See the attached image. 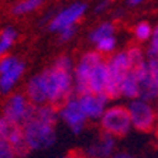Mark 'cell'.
<instances>
[{"label":"cell","mask_w":158,"mask_h":158,"mask_svg":"<svg viewBox=\"0 0 158 158\" xmlns=\"http://www.w3.org/2000/svg\"><path fill=\"white\" fill-rule=\"evenodd\" d=\"M59 117L58 107L51 103L33 105L31 112L23 123L24 138L31 151L51 148L56 141L55 124Z\"/></svg>","instance_id":"obj_1"},{"label":"cell","mask_w":158,"mask_h":158,"mask_svg":"<svg viewBox=\"0 0 158 158\" xmlns=\"http://www.w3.org/2000/svg\"><path fill=\"white\" fill-rule=\"evenodd\" d=\"M48 103L59 106L71 98L73 92V71L51 65L43 71Z\"/></svg>","instance_id":"obj_2"},{"label":"cell","mask_w":158,"mask_h":158,"mask_svg":"<svg viewBox=\"0 0 158 158\" xmlns=\"http://www.w3.org/2000/svg\"><path fill=\"white\" fill-rule=\"evenodd\" d=\"M107 68H109V83L106 89V95L110 99L120 98V89L122 82L130 71H131V62L128 58L127 51L114 52L107 58Z\"/></svg>","instance_id":"obj_3"},{"label":"cell","mask_w":158,"mask_h":158,"mask_svg":"<svg viewBox=\"0 0 158 158\" xmlns=\"http://www.w3.org/2000/svg\"><path fill=\"white\" fill-rule=\"evenodd\" d=\"M99 122H100V127L103 131L114 135V137H124L133 128L128 107H124L122 105H114L107 107Z\"/></svg>","instance_id":"obj_4"},{"label":"cell","mask_w":158,"mask_h":158,"mask_svg":"<svg viewBox=\"0 0 158 158\" xmlns=\"http://www.w3.org/2000/svg\"><path fill=\"white\" fill-rule=\"evenodd\" d=\"M103 59H105L103 54H100L98 49L88 51L79 58L78 64L73 68V92L76 93V96L90 92L88 85L89 75L92 72V69L99 62H102Z\"/></svg>","instance_id":"obj_5"},{"label":"cell","mask_w":158,"mask_h":158,"mask_svg":"<svg viewBox=\"0 0 158 158\" xmlns=\"http://www.w3.org/2000/svg\"><path fill=\"white\" fill-rule=\"evenodd\" d=\"M130 117H131L133 127L138 131H151L157 123V110L150 103V100L143 98L133 99L127 106Z\"/></svg>","instance_id":"obj_6"},{"label":"cell","mask_w":158,"mask_h":158,"mask_svg":"<svg viewBox=\"0 0 158 158\" xmlns=\"http://www.w3.org/2000/svg\"><path fill=\"white\" fill-rule=\"evenodd\" d=\"M59 118L69 127V130L75 134H81L86 127V122L89 118L86 117L85 112H83L82 106L79 103L78 96L76 98H71L62 103L58 107Z\"/></svg>","instance_id":"obj_7"},{"label":"cell","mask_w":158,"mask_h":158,"mask_svg":"<svg viewBox=\"0 0 158 158\" xmlns=\"http://www.w3.org/2000/svg\"><path fill=\"white\" fill-rule=\"evenodd\" d=\"M0 138L7 140L13 144L17 157H26L31 151V148L24 138L23 126L16 122H11L6 116L0 117Z\"/></svg>","instance_id":"obj_8"},{"label":"cell","mask_w":158,"mask_h":158,"mask_svg":"<svg viewBox=\"0 0 158 158\" xmlns=\"http://www.w3.org/2000/svg\"><path fill=\"white\" fill-rule=\"evenodd\" d=\"M86 4L82 2H76V3L69 4L68 7L59 10L54 14L51 21L48 23V28L54 33H59L61 30L66 28V27L75 26L79 20L83 17L86 11Z\"/></svg>","instance_id":"obj_9"},{"label":"cell","mask_w":158,"mask_h":158,"mask_svg":"<svg viewBox=\"0 0 158 158\" xmlns=\"http://www.w3.org/2000/svg\"><path fill=\"white\" fill-rule=\"evenodd\" d=\"M33 103L30 102L27 95L23 93H14L7 98L6 103L3 106V116L10 118L11 122H16L19 124H23L26 118L28 117L31 112Z\"/></svg>","instance_id":"obj_10"},{"label":"cell","mask_w":158,"mask_h":158,"mask_svg":"<svg viewBox=\"0 0 158 158\" xmlns=\"http://www.w3.org/2000/svg\"><path fill=\"white\" fill-rule=\"evenodd\" d=\"M78 99L89 120H100L105 110L107 109L109 100H110V98L106 93L95 92L83 93V95L78 96Z\"/></svg>","instance_id":"obj_11"},{"label":"cell","mask_w":158,"mask_h":158,"mask_svg":"<svg viewBox=\"0 0 158 158\" xmlns=\"http://www.w3.org/2000/svg\"><path fill=\"white\" fill-rule=\"evenodd\" d=\"M116 150V137L103 131L88 147L85 154L90 158H110Z\"/></svg>","instance_id":"obj_12"},{"label":"cell","mask_w":158,"mask_h":158,"mask_svg":"<svg viewBox=\"0 0 158 158\" xmlns=\"http://www.w3.org/2000/svg\"><path fill=\"white\" fill-rule=\"evenodd\" d=\"M26 95L33 105H44L48 103V96L45 90V82H44L43 72L34 75L28 79L26 86Z\"/></svg>","instance_id":"obj_13"},{"label":"cell","mask_w":158,"mask_h":158,"mask_svg":"<svg viewBox=\"0 0 158 158\" xmlns=\"http://www.w3.org/2000/svg\"><path fill=\"white\" fill-rule=\"evenodd\" d=\"M109 83V68L107 62L103 59L102 62H99L95 68L92 69V72L89 75V90L95 93H106Z\"/></svg>","instance_id":"obj_14"},{"label":"cell","mask_w":158,"mask_h":158,"mask_svg":"<svg viewBox=\"0 0 158 158\" xmlns=\"http://www.w3.org/2000/svg\"><path fill=\"white\" fill-rule=\"evenodd\" d=\"M24 71H26V64L23 61H20L11 69L0 73V92L3 95H9L16 88L20 79L23 78Z\"/></svg>","instance_id":"obj_15"},{"label":"cell","mask_w":158,"mask_h":158,"mask_svg":"<svg viewBox=\"0 0 158 158\" xmlns=\"http://www.w3.org/2000/svg\"><path fill=\"white\" fill-rule=\"evenodd\" d=\"M120 93H122L123 98H127L130 100H133L135 98H140V82H138V78L133 69L123 79Z\"/></svg>","instance_id":"obj_16"},{"label":"cell","mask_w":158,"mask_h":158,"mask_svg":"<svg viewBox=\"0 0 158 158\" xmlns=\"http://www.w3.org/2000/svg\"><path fill=\"white\" fill-rule=\"evenodd\" d=\"M16 40H17V31L13 27H6L0 33V58L9 54V51L16 43Z\"/></svg>","instance_id":"obj_17"},{"label":"cell","mask_w":158,"mask_h":158,"mask_svg":"<svg viewBox=\"0 0 158 158\" xmlns=\"http://www.w3.org/2000/svg\"><path fill=\"white\" fill-rule=\"evenodd\" d=\"M114 31H116L114 24L110 23V21H106V23L99 24L98 27H95V28L90 31V34H89V40H90L93 44H96L98 41L106 38V37L114 35Z\"/></svg>","instance_id":"obj_18"},{"label":"cell","mask_w":158,"mask_h":158,"mask_svg":"<svg viewBox=\"0 0 158 158\" xmlns=\"http://www.w3.org/2000/svg\"><path fill=\"white\" fill-rule=\"evenodd\" d=\"M43 3L44 0H23V2L17 3L11 11H13L14 16H23V14L31 13V11L37 10Z\"/></svg>","instance_id":"obj_19"},{"label":"cell","mask_w":158,"mask_h":158,"mask_svg":"<svg viewBox=\"0 0 158 158\" xmlns=\"http://www.w3.org/2000/svg\"><path fill=\"white\" fill-rule=\"evenodd\" d=\"M152 27L148 21H140L137 26L134 27V37L141 41V43H145V41H150L152 35Z\"/></svg>","instance_id":"obj_20"},{"label":"cell","mask_w":158,"mask_h":158,"mask_svg":"<svg viewBox=\"0 0 158 158\" xmlns=\"http://www.w3.org/2000/svg\"><path fill=\"white\" fill-rule=\"evenodd\" d=\"M95 45H96V49H98L100 54H103V55H112L116 49L117 41H116L114 35H110V37H106V38L98 41Z\"/></svg>","instance_id":"obj_21"},{"label":"cell","mask_w":158,"mask_h":158,"mask_svg":"<svg viewBox=\"0 0 158 158\" xmlns=\"http://www.w3.org/2000/svg\"><path fill=\"white\" fill-rule=\"evenodd\" d=\"M128 54V58H130V62H131V68L134 66H138L141 65L143 62H145L147 59H145V54L141 48L138 45H131L128 47V49H126Z\"/></svg>","instance_id":"obj_22"},{"label":"cell","mask_w":158,"mask_h":158,"mask_svg":"<svg viewBox=\"0 0 158 158\" xmlns=\"http://www.w3.org/2000/svg\"><path fill=\"white\" fill-rule=\"evenodd\" d=\"M16 151L11 143L0 138V158H16Z\"/></svg>","instance_id":"obj_23"},{"label":"cell","mask_w":158,"mask_h":158,"mask_svg":"<svg viewBox=\"0 0 158 158\" xmlns=\"http://www.w3.org/2000/svg\"><path fill=\"white\" fill-rule=\"evenodd\" d=\"M20 62V59L17 58V56L14 55H4L0 58V73H3L6 72V71H9V69H11L16 64Z\"/></svg>","instance_id":"obj_24"},{"label":"cell","mask_w":158,"mask_h":158,"mask_svg":"<svg viewBox=\"0 0 158 158\" xmlns=\"http://www.w3.org/2000/svg\"><path fill=\"white\" fill-rule=\"evenodd\" d=\"M148 56H158V26L154 27L152 35L150 38V47L147 49Z\"/></svg>","instance_id":"obj_25"},{"label":"cell","mask_w":158,"mask_h":158,"mask_svg":"<svg viewBox=\"0 0 158 158\" xmlns=\"http://www.w3.org/2000/svg\"><path fill=\"white\" fill-rule=\"evenodd\" d=\"M52 65L58 66V68H62V69H68V71H73V68H75V65H73L71 56H68V55L58 56V58L54 61Z\"/></svg>","instance_id":"obj_26"},{"label":"cell","mask_w":158,"mask_h":158,"mask_svg":"<svg viewBox=\"0 0 158 158\" xmlns=\"http://www.w3.org/2000/svg\"><path fill=\"white\" fill-rule=\"evenodd\" d=\"M76 34V27L75 26H71V27H66V28L61 30L59 31V41L61 43H68L71 40L75 37Z\"/></svg>","instance_id":"obj_27"},{"label":"cell","mask_w":158,"mask_h":158,"mask_svg":"<svg viewBox=\"0 0 158 158\" xmlns=\"http://www.w3.org/2000/svg\"><path fill=\"white\" fill-rule=\"evenodd\" d=\"M148 66L155 85L158 86V56H148Z\"/></svg>","instance_id":"obj_28"},{"label":"cell","mask_w":158,"mask_h":158,"mask_svg":"<svg viewBox=\"0 0 158 158\" xmlns=\"http://www.w3.org/2000/svg\"><path fill=\"white\" fill-rule=\"evenodd\" d=\"M110 4H112V0H102V2H99V3L96 4V7H95V13L96 14L105 13L106 10L110 7Z\"/></svg>","instance_id":"obj_29"},{"label":"cell","mask_w":158,"mask_h":158,"mask_svg":"<svg viewBox=\"0 0 158 158\" xmlns=\"http://www.w3.org/2000/svg\"><path fill=\"white\" fill-rule=\"evenodd\" d=\"M110 158H134L131 154H128V152H114V154L112 155Z\"/></svg>","instance_id":"obj_30"},{"label":"cell","mask_w":158,"mask_h":158,"mask_svg":"<svg viewBox=\"0 0 158 158\" xmlns=\"http://www.w3.org/2000/svg\"><path fill=\"white\" fill-rule=\"evenodd\" d=\"M145 0H127V4L128 6H140L141 3H144Z\"/></svg>","instance_id":"obj_31"},{"label":"cell","mask_w":158,"mask_h":158,"mask_svg":"<svg viewBox=\"0 0 158 158\" xmlns=\"http://www.w3.org/2000/svg\"><path fill=\"white\" fill-rule=\"evenodd\" d=\"M71 158H90V157H88L86 154H81V152H73V154H71Z\"/></svg>","instance_id":"obj_32"},{"label":"cell","mask_w":158,"mask_h":158,"mask_svg":"<svg viewBox=\"0 0 158 158\" xmlns=\"http://www.w3.org/2000/svg\"><path fill=\"white\" fill-rule=\"evenodd\" d=\"M58 158H71V154H69V155H64V157H58Z\"/></svg>","instance_id":"obj_33"},{"label":"cell","mask_w":158,"mask_h":158,"mask_svg":"<svg viewBox=\"0 0 158 158\" xmlns=\"http://www.w3.org/2000/svg\"><path fill=\"white\" fill-rule=\"evenodd\" d=\"M157 114H158V112H157Z\"/></svg>","instance_id":"obj_34"}]
</instances>
